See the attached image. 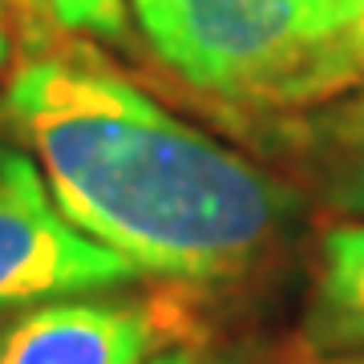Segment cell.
<instances>
[{
    "label": "cell",
    "mask_w": 364,
    "mask_h": 364,
    "mask_svg": "<svg viewBox=\"0 0 364 364\" xmlns=\"http://www.w3.org/2000/svg\"><path fill=\"white\" fill-rule=\"evenodd\" d=\"M69 223L182 287L247 279L304 210L299 186L158 105L85 45H41L0 93Z\"/></svg>",
    "instance_id": "cell-1"
},
{
    "label": "cell",
    "mask_w": 364,
    "mask_h": 364,
    "mask_svg": "<svg viewBox=\"0 0 364 364\" xmlns=\"http://www.w3.org/2000/svg\"><path fill=\"white\" fill-rule=\"evenodd\" d=\"M146 45L239 109H316L364 81V0H130Z\"/></svg>",
    "instance_id": "cell-2"
},
{
    "label": "cell",
    "mask_w": 364,
    "mask_h": 364,
    "mask_svg": "<svg viewBox=\"0 0 364 364\" xmlns=\"http://www.w3.org/2000/svg\"><path fill=\"white\" fill-rule=\"evenodd\" d=\"M130 279L134 263L69 223L37 162L0 142V312Z\"/></svg>",
    "instance_id": "cell-3"
},
{
    "label": "cell",
    "mask_w": 364,
    "mask_h": 364,
    "mask_svg": "<svg viewBox=\"0 0 364 364\" xmlns=\"http://www.w3.org/2000/svg\"><path fill=\"white\" fill-rule=\"evenodd\" d=\"M186 312L170 299H53L0 336V364H146L182 344Z\"/></svg>",
    "instance_id": "cell-4"
},
{
    "label": "cell",
    "mask_w": 364,
    "mask_h": 364,
    "mask_svg": "<svg viewBox=\"0 0 364 364\" xmlns=\"http://www.w3.org/2000/svg\"><path fill=\"white\" fill-rule=\"evenodd\" d=\"M272 138L312 186L320 207L364 219V90L279 122Z\"/></svg>",
    "instance_id": "cell-5"
},
{
    "label": "cell",
    "mask_w": 364,
    "mask_h": 364,
    "mask_svg": "<svg viewBox=\"0 0 364 364\" xmlns=\"http://www.w3.org/2000/svg\"><path fill=\"white\" fill-rule=\"evenodd\" d=\"M304 344L320 356L364 352V219H340L320 235Z\"/></svg>",
    "instance_id": "cell-6"
},
{
    "label": "cell",
    "mask_w": 364,
    "mask_h": 364,
    "mask_svg": "<svg viewBox=\"0 0 364 364\" xmlns=\"http://www.w3.org/2000/svg\"><path fill=\"white\" fill-rule=\"evenodd\" d=\"M65 28L117 41L126 33V0H45Z\"/></svg>",
    "instance_id": "cell-7"
},
{
    "label": "cell",
    "mask_w": 364,
    "mask_h": 364,
    "mask_svg": "<svg viewBox=\"0 0 364 364\" xmlns=\"http://www.w3.org/2000/svg\"><path fill=\"white\" fill-rule=\"evenodd\" d=\"M146 364H210V360L198 348H191V344H174V348L158 352L154 360H146Z\"/></svg>",
    "instance_id": "cell-8"
},
{
    "label": "cell",
    "mask_w": 364,
    "mask_h": 364,
    "mask_svg": "<svg viewBox=\"0 0 364 364\" xmlns=\"http://www.w3.org/2000/svg\"><path fill=\"white\" fill-rule=\"evenodd\" d=\"M9 61V25H4V9H0V69Z\"/></svg>",
    "instance_id": "cell-9"
},
{
    "label": "cell",
    "mask_w": 364,
    "mask_h": 364,
    "mask_svg": "<svg viewBox=\"0 0 364 364\" xmlns=\"http://www.w3.org/2000/svg\"><path fill=\"white\" fill-rule=\"evenodd\" d=\"M4 328H9V316L0 312V336H4Z\"/></svg>",
    "instance_id": "cell-10"
},
{
    "label": "cell",
    "mask_w": 364,
    "mask_h": 364,
    "mask_svg": "<svg viewBox=\"0 0 364 364\" xmlns=\"http://www.w3.org/2000/svg\"><path fill=\"white\" fill-rule=\"evenodd\" d=\"M360 364H364V360H360Z\"/></svg>",
    "instance_id": "cell-11"
}]
</instances>
